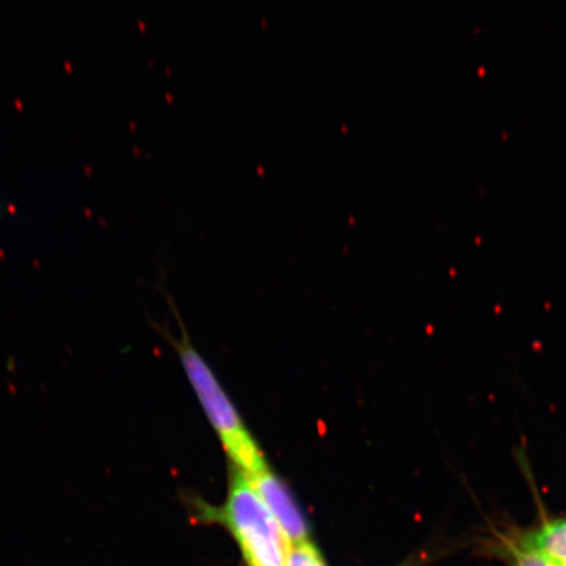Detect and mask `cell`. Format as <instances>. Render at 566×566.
Wrapping results in <instances>:
<instances>
[{
  "label": "cell",
  "mask_w": 566,
  "mask_h": 566,
  "mask_svg": "<svg viewBox=\"0 0 566 566\" xmlns=\"http://www.w3.org/2000/svg\"><path fill=\"white\" fill-rule=\"evenodd\" d=\"M207 515L229 527L250 566H287L292 542L237 467L224 505Z\"/></svg>",
  "instance_id": "obj_1"
},
{
  "label": "cell",
  "mask_w": 566,
  "mask_h": 566,
  "mask_svg": "<svg viewBox=\"0 0 566 566\" xmlns=\"http://www.w3.org/2000/svg\"><path fill=\"white\" fill-rule=\"evenodd\" d=\"M171 339L181 359L184 370L200 399L209 420L217 430L226 451L233 463L245 475L250 476L266 469L263 454L254 442L250 431L240 419L235 407L226 395L216 375L205 363L203 358L190 344L186 332H182L180 342Z\"/></svg>",
  "instance_id": "obj_2"
},
{
  "label": "cell",
  "mask_w": 566,
  "mask_h": 566,
  "mask_svg": "<svg viewBox=\"0 0 566 566\" xmlns=\"http://www.w3.org/2000/svg\"><path fill=\"white\" fill-rule=\"evenodd\" d=\"M247 478L269 512L285 531L290 542L292 544L310 542L307 522L304 520L300 506L296 505L282 481L269 470V467L253 475H247Z\"/></svg>",
  "instance_id": "obj_3"
},
{
  "label": "cell",
  "mask_w": 566,
  "mask_h": 566,
  "mask_svg": "<svg viewBox=\"0 0 566 566\" xmlns=\"http://www.w3.org/2000/svg\"><path fill=\"white\" fill-rule=\"evenodd\" d=\"M521 547L539 552L552 565L566 566V520L547 523L523 537Z\"/></svg>",
  "instance_id": "obj_4"
},
{
  "label": "cell",
  "mask_w": 566,
  "mask_h": 566,
  "mask_svg": "<svg viewBox=\"0 0 566 566\" xmlns=\"http://www.w3.org/2000/svg\"><path fill=\"white\" fill-rule=\"evenodd\" d=\"M287 566H325L323 557L313 543L293 544L287 557Z\"/></svg>",
  "instance_id": "obj_5"
},
{
  "label": "cell",
  "mask_w": 566,
  "mask_h": 566,
  "mask_svg": "<svg viewBox=\"0 0 566 566\" xmlns=\"http://www.w3.org/2000/svg\"><path fill=\"white\" fill-rule=\"evenodd\" d=\"M516 566H554L547 557H544L539 552L521 547L516 552Z\"/></svg>",
  "instance_id": "obj_6"
},
{
  "label": "cell",
  "mask_w": 566,
  "mask_h": 566,
  "mask_svg": "<svg viewBox=\"0 0 566 566\" xmlns=\"http://www.w3.org/2000/svg\"><path fill=\"white\" fill-rule=\"evenodd\" d=\"M555 566V565H554Z\"/></svg>",
  "instance_id": "obj_7"
}]
</instances>
